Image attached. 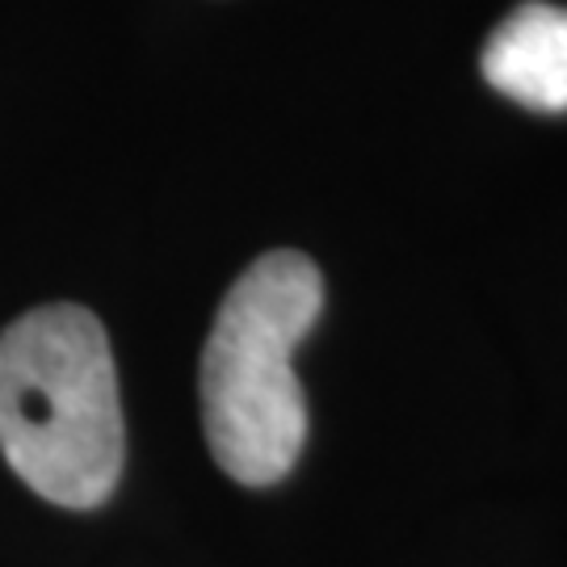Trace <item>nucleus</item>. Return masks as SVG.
Listing matches in <instances>:
<instances>
[{
  "label": "nucleus",
  "mask_w": 567,
  "mask_h": 567,
  "mask_svg": "<svg viewBox=\"0 0 567 567\" xmlns=\"http://www.w3.org/2000/svg\"><path fill=\"white\" fill-rule=\"evenodd\" d=\"M484 81L513 102L564 114L567 110V9L529 0L513 9L484 42Z\"/></svg>",
  "instance_id": "3"
},
{
  "label": "nucleus",
  "mask_w": 567,
  "mask_h": 567,
  "mask_svg": "<svg viewBox=\"0 0 567 567\" xmlns=\"http://www.w3.org/2000/svg\"><path fill=\"white\" fill-rule=\"evenodd\" d=\"M0 454L51 505L97 508L114 492L126 429L114 353L89 307H34L0 332Z\"/></svg>",
  "instance_id": "1"
},
{
  "label": "nucleus",
  "mask_w": 567,
  "mask_h": 567,
  "mask_svg": "<svg viewBox=\"0 0 567 567\" xmlns=\"http://www.w3.org/2000/svg\"><path fill=\"white\" fill-rule=\"evenodd\" d=\"M324 307V278L303 252H265L227 290L198 365L203 429L215 463L244 487L290 475L307 442L295 349Z\"/></svg>",
  "instance_id": "2"
}]
</instances>
